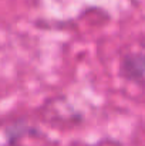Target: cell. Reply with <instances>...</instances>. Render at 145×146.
I'll return each instance as SVG.
<instances>
[{
  "instance_id": "1",
  "label": "cell",
  "mask_w": 145,
  "mask_h": 146,
  "mask_svg": "<svg viewBox=\"0 0 145 146\" xmlns=\"http://www.w3.org/2000/svg\"><path fill=\"white\" fill-rule=\"evenodd\" d=\"M122 75L132 81L145 80V54L127 55L121 65Z\"/></svg>"
}]
</instances>
